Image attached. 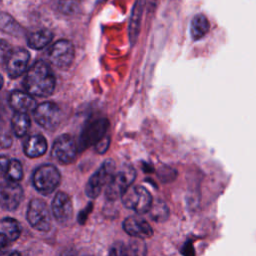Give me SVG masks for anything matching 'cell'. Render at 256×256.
<instances>
[{
  "instance_id": "6da1fadb",
  "label": "cell",
  "mask_w": 256,
  "mask_h": 256,
  "mask_svg": "<svg viewBox=\"0 0 256 256\" xmlns=\"http://www.w3.org/2000/svg\"><path fill=\"white\" fill-rule=\"evenodd\" d=\"M23 86L32 96L48 97L56 87V78L45 61L37 60L26 71Z\"/></svg>"
},
{
  "instance_id": "7a4b0ae2",
  "label": "cell",
  "mask_w": 256,
  "mask_h": 256,
  "mask_svg": "<svg viewBox=\"0 0 256 256\" xmlns=\"http://www.w3.org/2000/svg\"><path fill=\"white\" fill-rule=\"evenodd\" d=\"M61 175L59 170L51 164L39 166L32 175V183L41 194H51L59 185Z\"/></svg>"
},
{
  "instance_id": "3957f363",
  "label": "cell",
  "mask_w": 256,
  "mask_h": 256,
  "mask_svg": "<svg viewBox=\"0 0 256 256\" xmlns=\"http://www.w3.org/2000/svg\"><path fill=\"white\" fill-rule=\"evenodd\" d=\"M135 178V169L130 165H128L125 168H122L118 172H115V174L106 186V198L110 201H114L117 200L118 198H121L123 194L127 191V189L132 186V183L134 182Z\"/></svg>"
},
{
  "instance_id": "277c9868",
  "label": "cell",
  "mask_w": 256,
  "mask_h": 256,
  "mask_svg": "<svg viewBox=\"0 0 256 256\" xmlns=\"http://www.w3.org/2000/svg\"><path fill=\"white\" fill-rule=\"evenodd\" d=\"M123 205L138 214H144L149 211L153 199L150 192L143 186H131L123 194Z\"/></svg>"
},
{
  "instance_id": "5b68a950",
  "label": "cell",
  "mask_w": 256,
  "mask_h": 256,
  "mask_svg": "<svg viewBox=\"0 0 256 256\" xmlns=\"http://www.w3.org/2000/svg\"><path fill=\"white\" fill-rule=\"evenodd\" d=\"M115 163L113 160L108 159L104 161L97 171L89 178L85 188L86 195L92 199L96 198L115 174Z\"/></svg>"
},
{
  "instance_id": "8992f818",
  "label": "cell",
  "mask_w": 256,
  "mask_h": 256,
  "mask_svg": "<svg viewBox=\"0 0 256 256\" xmlns=\"http://www.w3.org/2000/svg\"><path fill=\"white\" fill-rule=\"evenodd\" d=\"M48 60L55 67L66 70L73 63L75 57L74 45L71 41L66 39H60L56 41L48 49Z\"/></svg>"
},
{
  "instance_id": "52a82bcc",
  "label": "cell",
  "mask_w": 256,
  "mask_h": 256,
  "mask_svg": "<svg viewBox=\"0 0 256 256\" xmlns=\"http://www.w3.org/2000/svg\"><path fill=\"white\" fill-rule=\"evenodd\" d=\"M34 120L38 125L42 128L54 131L58 128L61 119H62V112L59 106L54 102H43L37 105L33 111Z\"/></svg>"
},
{
  "instance_id": "ba28073f",
  "label": "cell",
  "mask_w": 256,
  "mask_h": 256,
  "mask_svg": "<svg viewBox=\"0 0 256 256\" xmlns=\"http://www.w3.org/2000/svg\"><path fill=\"white\" fill-rule=\"evenodd\" d=\"M27 220L31 227L41 232H47L51 227V216L45 201L32 199L27 209Z\"/></svg>"
},
{
  "instance_id": "9c48e42d",
  "label": "cell",
  "mask_w": 256,
  "mask_h": 256,
  "mask_svg": "<svg viewBox=\"0 0 256 256\" xmlns=\"http://www.w3.org/2000/svg\"><path fill=\"white\" fill-rule=\"evenodd\" d=\"M78 151V146L74 139L68 134H62L55 139L51 155L61 164H70L76 159Z\"/></svg>"
},
{
  "instance_id": "30bf717a",
  "label": "cell",
  "mask_w": 256,
  "mask_h": 256,
  "mask_svg": "<svg viewBox=\"0 0 256 256\" xmlns=\"http://www.w3.org/2000/svg\"><path fill=\"white\" fill-rule=\"evenodd\" d=\"M108 127L109 122L106 118H99L87 124L80 135L78 150L83 151L86 148L97 144L106 135Z\"/></svg>"
},
{
  "instance_id": "8fae6325",
  "label": "cell",
  "mask_w": 256,
  "mask_h": 256,
  "mask_svg": "<svg viewBox=\"0 0 256 256\" xmlns=\"http://www.w3.org/2000/svg\"><path fill=\"white\" fill-rule=\"evenodd\" d=\"M29 60L30 53L26 49L21 47L11 49L5 61L8 76L12 79L20 77L26 71Z\"/></svg>"
},
{
  "instance_id": "7c38bea8",
  "label": "cell",
  "mask_w": 256,
  "mask_h": 256,
  "mask_svg": "<svg viewBox=\"0 0 256 256\" xmlns=\"http://www.w3.org/2000/svg\"><path fill=\"white\" fill-rule=\"evenodd\" d=\"M23 198V189L17 182L4 181L0 184V206L7 211L15 210Z\"/></svg>"
},
{
  "instance_id": "4fadbf2b",
  "label": "cell",
  "mask_w": 256,
  "mask_h": 256,
  "mask_svg": "<svg viewBox=\"0 0 256 256\" xmlns=\"http://www.w3.org/2000/svg\"><path fill=\"white\" fill-rule=\"evenodd\" d=\"M123 229L130 236L137 239H147L153 235L150 224L142 217L133 215L123 221Z\"/></svg>"
},
{
  "instance_id": "5bb4252c",
  "label": "cell",
  "mask_w": 256,
  "mask_h": 256,
  "mask_svg": "<svg viewBox=\"0 0 256 256\" xmlns=\"http://www.w3.org/2000/svg\"><path fill=\"white\" fill-rule=\"evenodd\" d=\"M52 213L59 223H66L70 220L73 212L72 201L65 192H57L52 201Z\"/></svg>"
},
{
  "instance_id": "9a60e30c",
  "label": "cell",
  "mask_w": 256,
  "mask_h": 256,
  "mask_svg": "<svg viewBox=\"0 0 256 256\" xmlns=\"http://www.w3.org/2000/svg\"><path fill=\"white\" fill-rule=\"evenodd\" d=\"M9 105L16 113H28L34 111L36 101L28 92L15 90L9 96Z\"/></svg>"
},
{
  "instance_id": "2e32d148",
  "label": "cell",
  "mask_w": 256,
  "mask_h": 256,
  "mask_svg": "<svg viewBox=\"0 0 256 256\" xmlns=\"http://www.w3.org/2000/svg\"><path fill=\"white\" fill-rule=\"evenodd\" d=\"M144 9V2L143 0H135L128 24V36L131 45H134L138 39L140 33V26H141V19L143 15Z\"/></svg>"
},
{
  "instance_id": "e0dca14e",
  "label": "cell",
  "mask_w": 256,
  "mask_h": 256,
  "mask_svg": "<svg viewBox=\"0 0 256 256\" xmlns=\"http://www.w3.org/2000/svg\"><path fill=\"white\" fill-rule=\"evenodd\" d=\"M47 141L44 136L35 134L27 138L23 145V150L29 158H37L45 154L47 151Z\"/></svg>"
},
{
  "instance_id": "ac0fdd59",
  "label": "cell",
  "mask_w": 256,
  "mask_h": 256,
  "mask_svg": "<svg viewBox=\"0 0 256 256\" xmlns=\"http://www.w3.org/2000/svg\"><path fill=\"white\" fill-rule=\"evenodd\" d=\"M53 39V33L47 28H41L31 32L27 37V44L34 50H40L46 47Z\"/></svg>"
},
{
  "instance_id": "d6986e66",
  "label": "cell",
  "mask_w": 256,
  "mask_h": 256,
  "mask_svg": "<svg viewBox=\"0 0 256 256\" xmlns=\"http://www.w3.org/2000/svg\"><path fill=\"white\" fill-rule=\"evenodd\" d=\"M210 29V24L207 17L203 14L195 15L190 22V35L193 40H200Z\"/></svg>"
},
{
  "instance_id": "ffe728a7",
  "label": "cell",
  "mask_w": 256,
  "mask_h": 256,
  "mask_svg": "<svg viewBox=\"0 0 256 256\" xmlns=\"http://www.w3.org/2000/svg\"><path fill=\"white\" fill-rule=\"evenodd\" d=\"M31 120L28 114L26 113H16L12 116L11 119V128L13 133L17 137H23L26 135L30 128Z\"/></svg>"
},
{
  "instance_id": "44dd1931",
  "label": "cell",
  "mask_w": 256,
  "mask_h": 256,
  "mask_svg": "<svg viewBox=\"0 0 256 256\" xmlns=\"http://www.w3.org/2000/svg\"><path fill=\"white\" fill-rule=\"evenodd\" d=\"M2 233L9 239V241H15L21 234V226L19 222L13 218H3L0 222Z\"/></svg>"
},
{
  "instance_id": "7402d4cb",
  "label": "cell",
  "mask_w": 256,
  "mask_h": 256,
  "mask_svg": "<svg viewBox=\"0 0 256 256\" xmlns=\"http://www.w3.org/2000/svg\"><path fill=\"white\" fill-rule=\"evenodd\" d=\"M0 30L4 33L16 36L22 32V27L10 15L0 13Z\"/></svg>"
},
{
  "instance_id": "603a6c76",
  "label": "cell",
  "mask_w": 256,
  "mask_h": 256,
  "mask_svg": "<svg viewBox=\"0 0 256 256\" xmlns=\"http://www.w3.org/2000/svg\"><path fill=\"white\" fill-rule=\"evenodd\" d=\"M23 177V167L19 160L12 159L9 162L8 170L6 173V178L8 181L18 182Z\"/></svg>"
},
{
  "instance_id": "cb8c5ba5",
  "label": "cell",
  "mask_w": 256,
  "mask_h": 256,
  "mask_svg": "<svg viewBox=\"0 0 256 256\" xmlns=\"http://www.w3.org/2000/svg\"><path fill=\"white\" fill-rule=\"evenodd\" d=\"M148 212L154 221H163L168 216V207L164 202L158 200L156 202H152Z\"/></svg>"
},
{
  "instance_id": "d4e9b609",
  "label": "cell",
  "mask_w": 256,
  "mask_h": 256,
  "mask_svg": "<svg viewBox=\"0 0 256 256\" xmlns=\"http://www.w3.org/2000/svg\"><path fill=\"white\" fill-rule=\"evenodd\" d=\"M127 250L129 256H145L146 255V245L142 239H137L130 241L127 244Z\"/></svg>"
},
{
  "instance_id": "484cf974",
  "label": "cell",
  "mask_w": 256,
  "mask_h": 256,
  "mask_svg": "<svg viewBox=\"0 0 256 256\" xmlns=\"http://www.w3.org/2000/svg\"><path fill=\"white\" fill-rule=\"evenodd\" d=\"M12 145V136L7 128L0 125V149H7Z\"/></svg>"
},
{
  "instance_id": "4316f807",
  "label": "cell",
  "mask_w": 256,
  "mask_h": 256,
  "mask_svg": "<svg viewBox=\"0 0 256 256\" xmlns=\"http://www.w3.org/2000/svg\"><path fill=\"white\" fill-rule=\"evenodd\" d=\"M77 7L78 3L75 0H61L59 3V9L65 14H72L76 12Z\"/></svg>"
},
{
  "instance_id": "83f0119b",
  "label": "cell",
  "mask_w": 256,
  "mask_h": 256,
  "mask_svg": "<svg viewBox=\"0 0 256 256\" xmlns=\"http://www.w3.org/2000/svg\"><path fill=\"white\" fill-rule=\"evenodd\" d=\"M108 256H129L127 245L124 243H116L112 246V248L109 251Z\"/></svg>"
},
{
  "instance_id": "f1b7e54d",
  "label": "cell",
  "mask_w": 256,
  "mask_h": 256,
  "mask_svg": "<svg viewBox=\"0 0 256 256\" xmlns=\"http://www.w3.org/2000/svg\"><path fill=\"white\" fill-rule=\"evenodd\" d=\"M110 145V137L105 135L97 144H95V150L97 151V153L99 154H103L107 151V149L109 148Z\"/></svg>"
},
{
  "instance_id": "f546056e",
  "label": "cell",
  "mask_w": 256,
  "mask_h": 256,
  "mask_svg": "<svg viewBox=\"0 0 256 256\" xmlns=\"http://www.w3.org/2000/svg\"><path fill=\"white\" fill-rule=\"evenodd\" d=\"M10 50L11 49H10L9 43L4 39H0V65L6 61V58Z\"/></svg>"
},
{
  "instance_id": "4dcf8cb0",
  "label": "cell",
  "mask_w": 256,
  "mask_h": 256,
  "mask_svg": "<svg viewBox=\"0 0 256 256\" xmlns=\"http://www.w3.org/2000/svg\"><path fill=\"white\" fill-rule=\"evenodd\" d=\"M10 160L6 156H0V177L6 175Z\"/></svg>"
},
{
  "instance_id": "1f68e13d",
  "label": "cell",
  "mask_w": 256,
  "mask_h": 256,
  "mask_svg": "<svg viewBox=\"0 0 256 256\" xmlns=\"http://www.w3.org/2000/svg\"><path fill=\"white\" fill-rule=\"evenodd\" d=\"M8 248H9V239L2 232H0V255L6 253Z\"/></svg>"
},
{
  "instance_id": "d6a6232c",
  "label": "cell",
  "mask_w": 256,
  "mask_h": 256,
  "mask_svg": "<svg viewBox=\"0 0 256 256\" xmlns=\"http://www.w3.org/2000/svg\"><path fill=\"white\" fill-rule=\"evenodd\" d=\"M159 0H146V8L149 13H153L154 10L157 8Z\"/></svg>"
},
{
  "instance_id": "836d02e7",
  "label": "cell",
  "mask_w": 256,
  "mask_h": 256,
  "mask_svg": "<svg viewBox=\"0 0 256 256\" xmlns=\"http://www.w3.org/2000/svg\"><path fill=\"white\" fill-rule=\"evenodd\" d=\"M9 256H21L20 255V253L19 252H17V251H14V252H12Z\"/></svg>"
},
{
  "instance_id": "e575fe53",
  "label": "cell",
  "mask_w": 256,
  "mask_h": 256,
  "mask_svg": "<svg viewBox=\"0 0 256 256\" xmlns=\"http://www.w3.org/2000/svg\"><path fill=\"white\" fill-rule=\"evenodd\" d=\"M3 82H4V81H3V77L0 75V89H1L2 86H3Z\"/></svg>"
},
{
  "instance_id": "d590c367",
  "label": "cell",
  "mask_w": 256,
  "mask_h": 256,
  "mask_svg": "<svg viewBox=\"0 0 256 256\" xmlns=\"http://www.w3.org/2000/svg\"><path fill=\"white\" fill-rule=\"evenodd\" d=\"M104 1H106V0H100V2H104Z\"/></svg>"
}]
</instances>
